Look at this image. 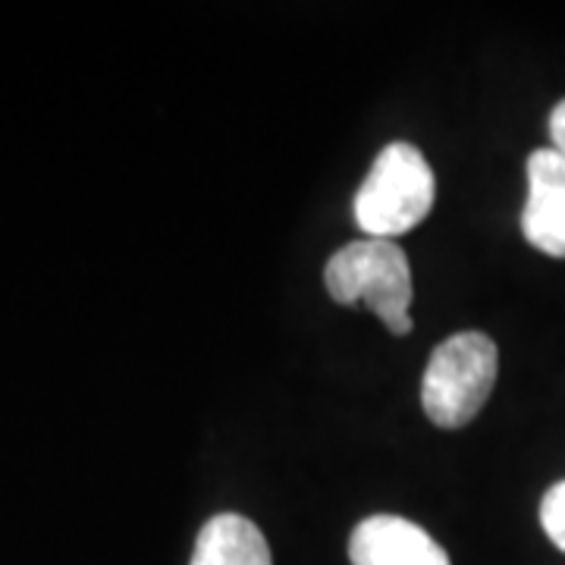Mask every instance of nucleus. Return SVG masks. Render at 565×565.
<instances>
[{"label": "nucleus", "mask_w": 565, "mask_h": 565, "mask_svg": "<svg viewBox=\"0 0 565 565\" xmlns=\"http://www.w3.org/2000/svg\"><path fill=\"white\" fill-rule=\"evenodd\" d=\"M323 282L333 302H364L393 337L412 333V267L393 239L343 245L323 267Z\"/></svg>", "instance_id": "nucleus-1"}, {"label": "nucleus", "mask_w": 565, "mask_h": 565, "mask_svg": "<svg viewBox=\"0 0 565 565\" xmlns=\"http://www.w3.org/2000/svg\"><path fill=\"white\" fill-rule=\"evenodd\" d=\"M434 199L437 180L427 158L408 141H393L371 163L355 195V223L367 239H393L415 230Z\"/></svg>", "instance_id": "nucleus-2"}, {"label": "nucleus", "mask_w": 565, "mask_h": 565, "mask_svg": "<svg viewBox=\"0 0 565 565\" xmlns=\"http://www.w3.org/2000/svg\"><path fill=\"white\" fill-rule=\"evenodd\" d=\"M500 352L487 333H456L434 349L424 367V415L437 427L456 430L475 422L493 393Z\"/></svg>", "instance_id": "nucleus-3"}, {"label": "nucleus", "mask_w": 565, "mask_h": 565, "mask_svg": "<svg viewBox=\"0 0 565 565\" xmlns=\"http://www.w3.org/2000/svg\"><path fill=\"white\" fill-rule=\"evenodd\" d=\"M522 233L537 252L565 258V158L553 148H537L527 158Z\"/></svg>", "instance_id": "nucleus-4"}, {"label": "nucleus", "mask_w": 565, "mask_h": 565, "mask_svg": "<svg viewBox=\"0 0 565 565\" xmlns=\"http://www.w3.org/2000/svg\"><path fill=\"white\" fill-rule=\"evenodd\" d=\"M352 565H452L422 525L399 515H371L352 531Z\"/></svg>", "instance_id": "nucleus-5"}, {"label": "nucleus", "mask_w": 565, "mask_h": 565, "mask_svg": "<svg viewBox=\"0 0 565 565\" xmlns=\"http://www.w3.org/2000/svg\"><path fill=\"white\" fill-rule=\"evenodd\" d=\"M189 565H274L262 527L236 512H221L199 531Z\"/></svg>", "instance_id": "nucleus-6"}, {"label": "nucleus", "mask_w": 565, "mask_h": 565, "mask_svg": "<svg viewBox=\"0 0 565 565\" xmlns=\"http://www.w3.org/2000/svg\"><path fill=\"white\" fill-rule=\"evenodd\" d=\"M541 525H544L546 537L565 553V481L553 484L544 493V503H541Z\"/></svg>", "instance_id": "nucleus-7"}, {"label": "nucleus", "mask_w": 565, "mask_h": 565, "mask_svg": "<svg viewBox=\"0 0 565 565\" xmlns=\"http://www.w3.org/2000/svg\"><path fill=\"white\" fill-rule=\"evenodd\" d=\"M550 139H553V151L565 158V102L556 104L550 114Z\"/></svg>", "instance_id": "nucleus-8"}]
</instances>
